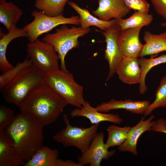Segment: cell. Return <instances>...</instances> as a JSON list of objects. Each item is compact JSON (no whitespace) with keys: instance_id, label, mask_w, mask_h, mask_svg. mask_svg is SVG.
<instances>
[{"instance_id":"20","label":"cell","mask_w":166,"mask_h":166,"mask_svg":"<svg viewBox=\"0 0 166 166\" xmlns=\"http://www.w3.org/2000/svg\"><path fill=\"white\" fill-rule=\"evenodd\" d=\"M144 45L140 57L157 54L166 51V32L159 34H153L149 31L144 32Z\"/></svg>"},{"instance_id":"9","label":"cell","mask_w":166,"mask_h":166,"mask_svg":"<svg viewBox=\"0 0 166 166\" xmlns=\"http://www.w3.org/2000/svg\"><path fill=\"white\" fill-rule=\"evenodd\" d=\"M104 134L97 132L87 151L78 157V162L82 166H100L103 160H109L116 151H109L104 142Z\"/></svg>"},{"instance_id":"3","label":"cell","mask_w":166,"mask_h":166,"mask_svg":"<svg viewBox=\"0 0 166 166\" xmlns=\"http://www.w3.org/2000/svg\"><path fill=\"white\" fill-rule=\"evenodd\" d=\"M45 76L33 65L26 68L1 91L3 99L19 107L31 92L45 83Z\"/></svg>"},{"instance_id":"32","label":"cell","mask_w":166,"mask_h":166,"mask_svg":"<svg viewBox=\"0 0 166 166\" xmlns=\"http://www.w3.org/2000/svg\"><path fill=\"white\" fill-rule=\"evenodd\" d=\"M151 130L156 132L166 134V121L163 118H160L154 121Z\"/></svg>"},{"instance_id":"34","label":"cell","mask_w":166,"mask_h":166,"mask_svg":"<svg viewBox=\"0 0 166 166\" xmlns=\"http://www.w3.org/2000/svg\"><path fill=\"white\" fill-rule=\"evenodd\" d=\"M161 26L164 27L166 29V21L163 23L161 24Z\"/></svg>"},{"instance_id":"29","label":"cell","mask_w":166,"mask_h":166,"mask_svg":"<svg viewBox=\"0 0 166 166\" xmlns=\"http://www.w3.org/2000/svg\"><path fill=\"white\" fill-rule=\"evenodd\" d=\"M15 115L13 110L3 105H0V130L5 129Z\"/></svg>"},{"instance_id":"2","label":"cell","mask_w":166,"mask_h":166,"mask_svg":"<svg viewBox=\"0 0 166 166\" xmlns=\"http://www.w3.org/2000/svg\"><path fill=\"white\" fill-rule=\"evenodd\" d=\"M68 104L45 83L31 92L19 106L43 126L54 122Z\"/></svg>"},{"instance_id":"13","label":"cell","mask_w":166,"mask_h":166,"mask_svg":"<svg viewBox=\"0 0 166 166\" xmlns=\"http://www.w3.org/2000/svg\"><path fill=\"white\" fill-rule=\"evenodd\" d=\"M144 117H142L136 125L131 127L126 140L118 147L119 151L128 152L135 156L138 155L137 145L138 139L145 132L151 130L154 122L152 121L155 116L151 115L146 120H144Z\"/></svg>"},{"instance_id":"31","label":"cell","mask_w":166,"mask_h":166,"mask_svg":"<svg viewBox=\"0 0 166 166\" xmlns=\"http://www.w3.org/2000/svg\"><path fill=\"white\" fill-rule=\"evenodd\" d=\"M156 13L166 19V0H150Z\"/></svg>"},{"instance_id":"19","label":"cell","mask_w":166,"mask_h":166,"mask_svg":"<svg viewBox=\"0 0 166 166\" xmlns=\"http://www.w3.org/2000/svg\"><path fill=\"white\" fill-rule=\"evenodd\" d=\"M22 11L17 5L6 0H0V22L8 32L16 28L17 22L22 15Z\"/></svg>"},{"instance_id":"21","label":"cell","mask_w":166,"mask_h":166,"mask_svg":"<svg viewBox=\"0 0 166 166\" xmlns=\"http://www.w3.org/2000/svg\"><path fill=\"white\" fill-rule=\"evenodd\" d=\"M22 37H28V34L23 28H16L8 32L2 36L0 40V71L5 72L12 68L14 66L10 63L6 57L8 45L13 40Z\"/></svg>"},{"instance_id":"6","label":"cell","mask_w":166,"mask_h":166,"mask_svg":"<svg viewBox=\"0 0 166 166\" xmlns=\"http://www.w3.org/2000/svg\"><path fill=\"white\" fill-rule=\"evenodd\" d=\"M63 120L66 125L65 128L53 135V139L65 147H75L81 154H84L97 133L100 124H92L88 127L73 126L65 114L63 115Z\"/></svg>"},{"instance_id":"22","label":"cell","mask_w":166,"mask_h":166,"mask_svg":"<svg viewBox=\"0 0 166 166\" xmlns=\"http://www.w3.org/2000/svg\"><path fill=\"white\" fill-rule=\"evenodd\" d=\"M59 152L56 149L43 146L23 166H57Z\"/></svg>"},{"instance_id":"15","label":"cell","mask_w":166,"mask_h":166,"mask_svg":"<svg viewBox=\"0 0 166 166\" xmlns=\"http://www.w3.org/2000/svg\"><path fill=\"white\" fill-rule=\"evenodd\" d=\"M150 102L148 101H133L127 99L116 100L112 99L106 102L102 103L95 108L98 111L108 113L112 110L123 109L131 113L142 115L147 109Z\"/></svg>"},{"instance_id":"16","label":"cell","mask_w":166,"mask_h":166,"mask_svg":"<svg viewBox=\"0 0 166 166\" xmlns=\"http://www.w3.org/2000/svg\"><path fill=\"white\" fill-rule=\"evenodd\" d=\"M141 73L138 57L126 56H124L116 71L120 80L128 85L139 83Z\"/></svg>"},{"instance_id":"18","label":"cell","mask_w":166,"mask_h":166,"mask_svg":"<svg viewBox=\"0 0 166 166\" xmlns=\"http://www.w3.org/2000/svg\"><path fill=\"white\" fill-rule=\"evenodd\" d=\"M12 140L5 129L0 130V166L23 165L25 162L12 152Z\"/></svg>"},{"instance_id":"10","label":"cell","mask_w":166,"mask_h":166,"mask_svg":"<svg viewBox=\"0 0 166 166\" xmlns=\"http://www.w3.org/2000/svg\"><path fill=\"white\" fill-rule=\"evenodd\" d=\"M120 31L116 24L113 27L102 32L106 44L105 59L107 61L109 67L106 82L116 73L118 66L124 56L118 42V38Z\"/></svg>"},{"instance_id":"5","label":"cell","mask_w":166,"mask_h":166,"mask_svg":"<svg viewBox=\"0 0 166 166\" xmlns=\"http://www.w3.org/2000/svg\"><path fill=\"white\" fill-rule=\"evenodd\" d=\"M90 31L89 28L83 29L81 27L74 26L69 28L63 25L60 28L56 29L55 33L46 34L42 40L53 46L60 57V69L68 72L65 62L66 55L72 49L79 47V38L84 36Z\"/></svg>"},{"instance_id":"7","label":"cell","mask_w":166,"mask_h":166,"mask_svg":"<svg viewBox=\"0 0 166 166\" xmlns=\"http://www.w3.org/2000/svg\"><path fill=\"white\" fill-rule=\"evenodd\" d=\"M34 17L33 21L23 27V29L28 34L30 42H32L43 34L47 33L59 25L72 24L80 25L79 17L72 16L66 18L62 14L57 16H47L37 9L31 12Z\"/></svg>"},{"instance_id":"25","label":"cell","mask_w":166,"mask_h":166,"mask_svg":"<svg viewBox=\"0 0 166 166\" xmlns=\"http://www.w3.org/2000/svg\"><path fill=\"white\" fill-rule=\"evenodd\" d=\"M69 0H35L36 9L49 16H57L62 14Z\"/></svg>"},{"instance_id":"28","label":"cell","mask_w":166,"mask_h":166,"mask_svg":"<svg viewBox=\"0 0 166 166\" xmlns=\"http://www.w3.org/2000/svg\"><path fill=\"white\" fill-rule=\"evenodd\" d=\"M33 65L30 59L26 58L22 62L18 63L9 70L0 75V90L2 91L7 85L26 68Z\"/></svg>"},{"instance_id":"23","label":"cell","mask_w":166,"mask_h":166,"mask_svg":"<svg viewBox=\"0 0 166 166\" xmlns=\"http://www.w3.org/2000/svg\"><path fill=\"white\" fill-rule=\"evenodd\" d=\"M153 19L152 15L148 12L136 11L129 18L116 19V25L120 30L131 28L148 26Z\"/></svg>"},{"instance_id":"26","label":"cell","mask_w":166,"mask_h":166,"mask_svg":"<svg viewBox=\"0 0 166 166\" xmlns=\"http://www.w3.org/2000/svg\"><path fill=\"white\" fill-rule=\"evenodd\" d=\"M130 128V126H109L106 129L108 134V138L105 143L107 147L109 148L122 144L126 140Z\"/></svg>"},{"instance_id":"12","label":"cell","mask_w":166,"mask_h":166,"mask_svg":"<svg viewBox=\"0 0 166 166\" xmlns=\"http://www.w3.org/2000/svg\"><path fill=\"white\" fill-rule=\"evenodd\" d=\"M98 8L92 13L103 21L123 18L130 11L123 0H98Z\"/></svg>"},{"instance_id":"11","label":"cell","mask_w":166,"mask_h":166,"mask_svg":"<svg viewBox=\"0 0 166 166\" xmlns=\"http://www.w3.org/2000/svg\"><path fill=\"white\" fill-rule=\"evenodd\" d=\"M141 28L140 27L131 28L120 30L118 42L124 56L140 57L144 45L139 38Z\"/></svg>"},{"instance_id":"30","label":"cell","mask_w":166,"mask_h":166,"mask_svg":"<svg viewBox=\"0 0 166 166\" xmlns=\"http://www.w3.org/2000/svg\"><path fill=\"white\" fill-rule=\"evenodd\" d=\"M126 5L135 11L148 12L150 5L145 0H123Z\"/></svg>"},{"instance_id":"8","label":"cell","mask_w":166,"mask_h":166,"mask_svg":"<svg viewBox=\"0 0 166 166\" xmlns=\"http://www.w3.org/2000/svg\"><path fill=\"white\" fill-rule=\"evenodd\" d=\"M27 52L33 65L46 73L59 69L60 57L53 46L38 38L27 45Z\"/></svg>"},{"instance_id":"17","label":"cell","mask_w":166,"mask_h":166,"mask_svg":"<svg viewBox=\"0 0 166 166\" xmlns=\"http://www.w3.org/2000/svg\"><path fill=\"white\" fill-rule=\"evenodd\" d=\"M68 3L79 14L81 27L83 29L93 26L104 31L116 24V19H113L109 21H103L93 16L87 9L81 8L73 1H68Z\"/></svg>"},{"instance_id":"27","label":"cell","mask_w":166,"mask_h":166,"mask_svg":"<svg viewBox=\"0 0 166 166\" xmlns=\"http://www.w3.org/2000/svg\"><path fill=\"white\" fill-rule=\"evenodd\" d=\"M154 101L150 103L144 114V117L150 115L155 109L166 107V75L161 78L155 94Z\"/></svg>"},{"instance_id":"1","label":"cell","mask_w":166,"mask_h":166,"mask_svg":"<svg viewBox=\"0 0 166 166\" xmlns=\"http://www.w3.org/2000/svg\"><path fill=\"white\" fill-rule=\"evenodd\" d=\"M43 126L31 115H15L5 129L11 138L12 152L20 160L27 161L43 146Z\"/></svg>"},{"instance_id":"33","label":"cell","mask_w":166,"mask_h":166,"mask_svg":"<svg viewBox=\"0 0 166 166\" xmlns=\"http://www.w3.org/2000/svg\"><path fill=\"white\" fill-rule=\"evenodd\" d=\"M57 166H82L78 162H76L71 160H63L58 159Z\"/></svg>"},{"instance_id":"4","label":"cell","mask_w":166,"mask_h":166,"mask_svg":"<svg viewBox=\"0 0 166 166\" xmlns=\"http://www.w3.org/2000/svg\"><path fill=\"white\" fill-rule=\"evenodd\" d=\"M45 84L68 104L80 108L85 103L84 88L73 74L59 69L45 74Z\"/></svg>"},{"instance_id":"14","label":"cell","mask_w":166,"mask_h":166,"mask_svg":"<svg viewBox=\"0 0 166 166\" xmlns=\"http://www.w3.org/2000/svg\"><path fill=\"white\" fill-rule=\"evenodd\" d=\"M70 115L72 117H85L89 120L92 124H100L105 121L120 124L123 121L118 114L104 113L97 111L87 101H85V103L81 108H76L72 110Z\"/></svg>"},{"instance_id":"24","label":"cell","mask_w":166,"mask_h":166,"mask_svg":"<svg viewBox=\"0 0 166 166\" xmlns=\"http://www.w3.org/2000/svg\"><path fill=\"white\" fill-rule=\"evenodd\" d=\"M138 59L141 71L140 80L139 83V91L140 94H143L148 90L145 81L147 74L153 67L166 63V54L149 59L140 57Z\"/></svg>"}]
</instances>
